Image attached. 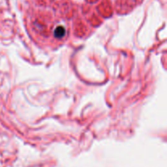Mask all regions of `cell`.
<instances>
[{
	"label": "cell",
	"instance_id": "1",
	"mask_svg": "<svg viewBox=\"0 0 167 167\" xmlns=\"http://www.w3.org/2000/svg\"><path fill=\"white\" fill-rule=\"evenodd\" d=\"M64 33H65V29L63 27H58L57 29H55V35L58 38H60V37H63L64 35Z\"/></svg>",
	"mask_w": 167,
	"mask_h": 167
}]
</instances>
